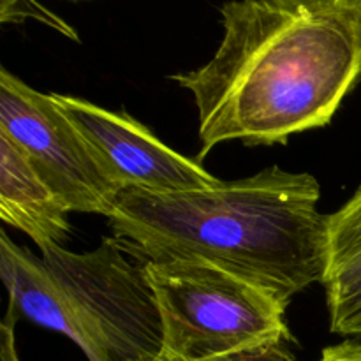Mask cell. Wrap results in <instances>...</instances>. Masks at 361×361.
Wrapping results in <instances>:
<instances>
[{
  "mask_svg": "<svg viewBox=\"0 0 361 361\" xmlns=\"http://www.w3.org/2000/svg\"><path fill=\"white\" fill-rule=\"evenodd\" d=\"M221 14L215 55L171 76L196 102L200 159L328 126L361 78V0H247Z\"/></svg>",
  "mask_w": 361,
  "mask_h": 361,
  "instance_id": "6da1fadb",
  "label": "cell"
},
{
  "mask_svg": "<svg viewBox=\"0 0 361 361\" xmlns=\"http://www.w3.org/2000/svg\"><path fill=\"white\" fill-rule=\"evenodd\" d=\"M309 173L279 166L200 190H118L108 224L143 261H201L288 303L328 271V215Z\"/></svg>",
  "mask_w": 361,
  "mask_h": 361,
  "instance_id": "7a4b0ae2",
  "label": "cell"
},
{
  "mask_svg": "<svg viewBox=\"0 0 361 361\" xmlns=\"http://www.w3.org/2000/svg\"><path fill=\"white\" fill-rule=\"evenodd\" d=\"M164 328L162 360L204 361L293 341L288 303L201 261H145Z\"/></svg>",
  "mask_w": 361,
  "mask_h": 361,
  "instance_id": "3957f363",
  "label": "cell"
},
{
  "mask_svg": "<svg viewBox=\"0 0 361 361\" xmlns=\"http://www.w3.org/2000/svg\"><path fill=\"white\" fill-rule=\"evenodd\" d=\"M126 250L116 238L90 252L41 250L66 300L73 342L88 361H157L162 355L164 328L147 267Z\"/></svg>",
  "mask_w": 361,
  "mask_h": 361,
  "instance_id": "277c9868",
  "label": "cell"
},
{
  "mask_svg": "<svg viewBox=\"0 0 361 361\" xmlns=\"http://www.w3.org/2000/svg\"><path fill=\"white\" fill-rule=\"evenodd\" d=\"M0 134L71 212L108 219L118 189L106 178L83 134L53 94L34 90L6 67L0 69Z\"/></svg>",
  "mask_w": 361,
  "mask_h": 361,
  "instance_id": "5b68a950",
  "label": "cell"
},
{
  "mask_svg": "<svg viewBox=\"0 0 361 361\" xmlns=\"http://www.w3.org/2000/svg\"><path fill=\"white\" fill-rule=\"evenodd\" d=\"M53 97L83 134L106 178L118 190L133 187L175 194L221 182L197 161L169 148L129 113L111 111L73 95L53 94Z\"/></svg>",
  "mask_w": 361,
  "mask_h": 361,
  "instance_id": "8992f818",
  "label": "cell"
},
{
  "mask_svg": "<svg viewBox=\"0 0 361 361\" xmlns=\"http://www.w3.org/2000/svg\"><path fill=\"white\" fill-rule=\"evenodd\" d=\"M69 214L21 152L0 134V219L23 231L42 250L63 247L69 240Z\"/></svg>",
  "mask_w": 361,
  "mask_h": 361,
  "instance_id": "52a82bcc",
  "label": "cell"
},
{
  "mask_svg": "<svg viewBox=\"0 0 361 361\" xmlns=\"http://www.w3.org/2000/svg\"><path fill=\"white\" fill-rule=\"evenodd\" d=\"M0 275L9 291V307L27 319L74 341L66 300L42 257L0 236Z\"/></svg>",
  "mask_w": 361,
  "mask_h": 361,
  "instance_id": "ba28073f",
  "label": "cell"
},
{
  "mask_svg": "<svg viewBox=\"0 0 361 361\" xmlns=\"http://www.w3.org/2000/svg\"><path fill=\"white\" fill-rule=\"evenodd\" d=\"M323 286L330 310V330L361 341V257L328 268Z\"/></svg>",
  "mask_w": 361,
  "mask_h": 361,
  "instance_id": "9c48e42d",
  "label": "cell"
},
{
  "mask_svg": "<svg viewBox=\"0 0 361 361\" xmlns=\"http://www.w3.org/2000/svg\"><path fill=\"white\" fill-rule=\"evenodd\" d=\"M361 257V187L351 200L328 215V268Z\"/></svg>",
  "mask_w": 361,
  "mask_h": 361,
  "instance_id": "30bf717a",
  "label": "cell"
},
{
  "mask_svg": "<svg viewBox=\"0 0 361 361\" xmlns=\"http://www.w3.org/2000/svg\"><path fill=\"white\" fill-rule=\"evenodd\" d=\"M293 342L282 341L277 344L264 345V348L252 349V351L238 353V355L222 356V358L204 360V361H302L291 349ZM157 361H169L159 358Z\"/></svg>",
  "mask_w": 361,
  "mask_h": 361,
  "instance_id": "8fae6325",
  "label": "cell"
},
{
  "mask_svg": "<svg viewBox=\"0 0 361 361\" xmlns=\"http://www.w3.org/2000/svg\"><path fill=\"white\" fill-rule=\"evenodd\" d=\"M16 317L18 312L9 307L0 324V361H21L16 351V341H14Z\"/></svg>",
  "mask_w": 361,
  "mask_h": 361,
  "instance_id": "7c38bea8",
  "label": "cell"
},
{
  "mask_svg": "<svg viewBox=\"0 0 361 361\" xmlns=\"http://www.w3.org/2000/svg\"><path fill=\"white\" fill-rule=\"evenodd\" d=\"M319 361H361V341L348 338L341 344L323 349Z\"/></svg>",
  "mask_w": 361,
  "mask_h": 361,
  "instance_id": "4fadbf2b",
  "label": "cell"
}]
</instances>
